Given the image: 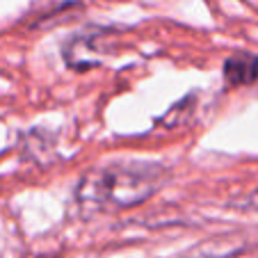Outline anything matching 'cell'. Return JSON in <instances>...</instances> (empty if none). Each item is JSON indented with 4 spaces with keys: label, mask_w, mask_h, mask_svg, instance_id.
I'll return each mask as SVG.
<instances>
[{
    "label": "cell",
    "mask_w": 258,
    "mask_h": 258,
    "mask_svg": "<svg viewBox=\"0 0 258 258\" xmlns=\"http://www.w3.org/2000/svg\"><path fill=\"white\" fill-rule=\"evenodd\" d=\"M247 208H251V210H258V190L256 192H251V195L247 197Z\"/></svg>",
    "instance_id": "cell-3"
},
{
    "label": "cell",
    "mask_w": 258,
    "mask_h": 258,
    "mask_svg": "<svg viewBox=\"0 0 258 258\" xmlns=\"http://www.w3.org/2000/svg\"><path fill=\"white\" fill-rule=\"evenodd\" d=\"M224 76L231 85L258 83V55H251V53L231 55L224 64Z\"/></svg>",
    "instance_id": "cell-2"
},
{
    "label": "cell",
    "mask_w": 258,
    "mask_h": 258,
    "mask_svg": "<svg viewBox=\"0 0 258 258\" xmlns=\"http://www.w3.org/2000/svg\"><path fill=\"white\" fill-rule=\"evenodd\" d=\"M165 174L151 165H117L92 171L78 187V201L94 210L128 208L160 190Z\"/></svg>",
    "instance_id": "cell-1"
}]
</instances>
